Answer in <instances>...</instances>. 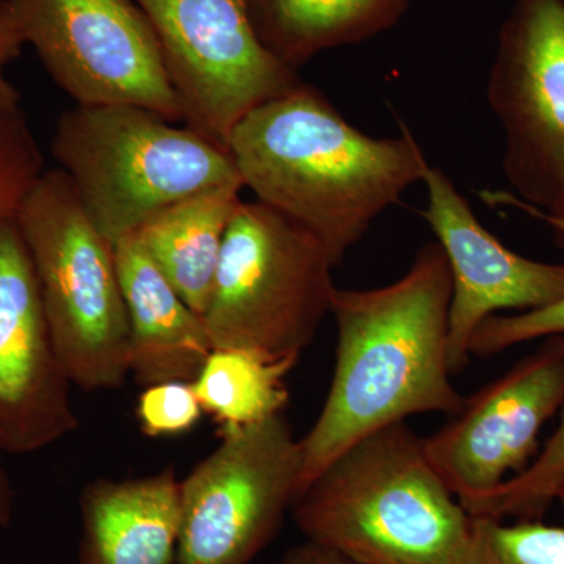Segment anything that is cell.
<instances>
[{"mask_svg":"<svg viewBox=\"0 0 564 564\" xmlns=\"http://www.w3.org/2000/svg\"><path fill=\"white\" fill-rule=\"evenodd\" d=\"M25 46L76 106H137L184 121L150 21L133 0H10Z\"/></svg>","mask_w":564,"mask_h":564,"instance_id":"obj_8","label":"cell"},{"mask_svg":"<svg viewBox=\"0 0 564 564\" xmlns=\"http://www.w3.org/2000/svg\"><path fill=\"white\" fill-rule=\"evenodd\" d=\"M300 355L273 356L248 348H214L192 381L204 414L220 432L247 429L282 414L289 403L285 378Z\"/></svg>","mask_w":564,"mask_h":564,"instance_id":"obj_18","label":"cell"},{"mask_svg":"<svg viewBox=\"0 0 564 564\" xmlns=\"http://www.w3.org/2000/svg\"><path fill=\"white\" fill-rule=\"evenodd\" d=\"M558 500H560V503H562V507L564 510V489H563L562 494H560Z\"/></svg>","mask_w":564,"mask_h":564,"instance_id":"obj_28","label":"cell"},{"mask_svg":"<svg viewBox=\"0 0 564 564\" xmlns=\"http://www.w3.org/2000/svg\"><path fill=\"white\" fill-rule=\"evenodd\" d=\"M133 2L159 41L185 124L226 151L242 118L302 82L259 39L248 0Z\"/></svg>","mask_w":564,"mask_h":564,"instance_id":"obj_9","label":"cell"},{"mask_svg":"<svg viewBox=\"0 0 564 564\" xmlns=\"http://www.w3.org/2000/svg\"><path fill=\"white\" fill-rule=\"evenodd\" d=\"M278 564H362L325 545L306 541L291 549Z\"/></svg>","mask_w":564,"mask_h":564,"instance_id":"obj_25","label":"cell"},{"mask_svg":"<svg viewBox=\"0 0 564 564\" xmlns=\"http://www.w3.org/2000/svg\"><path fill=\"white\" fill-rule=\"evenodd\" d=\"M14 221L70 383L82 391L121 388L131 377V337L115 243L61 169L41 173Z\"/></svg>","mask_w":564,"mask_h":564,"instance_id":"obj_5","label":"cell"},{"mask_svg":"<svg viewBox=\"0 0 564 564\" xmlns=\"http://www.w3.org/2000/svg\"><path fill=\"white\" fill-rule=\"evenodd\" d=\"M228 152L243 188L310 229L336 265L430 166L406 128L359 131L303 82L242 118Z\"/></svg>","mask_w":564,"mask_h":564,"instance_id":"obj_2","label":"cell"},{"mask_svg":"<svg viewBox=\"0 0 564 564\" xmlns=\"http://www.w3.org/2000/svg\"><path fill=\"white\" fill-rule=\"evenodd\" d=\"M52 154L111 240L212 188L243 187L225 148L137 106H76L57 121Z\"/></svg>","mask_w":564,"mask_h":564,"instance_id":"obj_4","label":"cell"},{"mask_svg":"<svg viewBox=\"0 0 564 564\" xmlns=\"http://www.w3.org/2000/svg\"><path fill=\"white\" fill-rule=\"evenodd\" d=\"M410 0H248L267 50L299 70L321 52L388 31Z\"/></svg>","mask_w":564,"mask_h":564,"instance_id":"obj_17","label":"cell"},{"mask_svg":"<svg viewBox=\"0 0 564 564\" xmlns=\"http://www.w3.org/2000/svg\"><path fill=\"white\" fill-rule=\"evenodd\" d=\"M452 274L440 243L383 288L334 289L332 388L303 440L302 491L352 444L413 415L462 410L448 366Z\"/></svg>","mask_w":564,"mask_h":564,"instance_id":"obj_1","label":"cell"},{"mask_svg":"<svg viewBox=\"0 0 564 564\" xmlns=\"http://www.w3.org/2000/svg\"><path fill=\"white\" fill-rule=\"evenodd\" d=\"M564 489V404L560 423L543 451L524 473L508 478L491 491L459 499L470 518L497 521H541Z\"/></svg>","mask_w":564,"mask_h":564,"instance_id":"obj_19","label":"cell"},{"mask_svg":"<svg viewBox=\"0 0 564 564\" xmlns=\"http://www.w3.org/2000/svg\"><path fill=\"white\" fill-rule=\"evenodd\" d=\"M533 214L554 229L556 242L564 248V203L555 210L533 212Z\"/></svg>","mask_w":564,"mask_h":564,"instance_id":"obj_27","label":"cell"},{"mask_svg":"<svg viewBox=\"0 0 564 564\" xmlns=\"http://www.w3.org/2000/svg\"><path fill=\"white\" fill-rule=\"evenodd\" d=\"M307 541L362 564H466L474 519L406 422L378 430L296 497Z\"/></svg>","mask_w":564,"mask_h":564,"instance_id":"obj_3","label":"cell"},{"mask_svg":"<svg viewBox=\"0 0 564 564\" xmlns=\"http://www.w3.org/2000/svg\"><path fill=\"white\" fill-rule=\"evenodd\" d=\"M43 173V155L22 110L0 115V223L13 220Z\"/></svg>","mask_w":564,"mask_h":564,"instance_id":"obj_21","label":"cell"},{"mask_svg":"<svg viewBox=\"0 0 564 564\" xmlns=\"http://www.w3.org/2000/svg\"><path fill=\"white\" fill-rule=\"evenodd\" d=\"M503 173L524 210L564 203V0H516L489 73Z\"/></svg>","mask_w":564,"mask_h":564,"instance_id":"obj_10","label":"cell"},{"mask_svg":"<svg viewBox=\"0 0 564 564\" xmlns=\"http://www.w3.org/2000/svg\"><path fill=\"white\" fill-rule=\"evenodd\" d=\"M564 404V336L540 347L502 377L466 397L462 410L423 447L459 499L491 491L524 473L540 454V433Z\"/></svg>","mask_w":564,"mask_h":564,"instance_id":"obj_11","label":"cell"},{"mask_svg":"<svg viewBox=\"0 0 564 564\" xmlns=\"http://www.w3.org/2000/svg\"><path fill=\"white\" fill-rule=\"evenodd\" d=\"M242 188L228 185L198 193L159 212L135 232L184 302L203 317Z\"/></svg>","mask_w":564,"mask_h":564,"instance_id":"obj_16","label":"cell"},{"mask_svg":"<svg viewBox=\"0 0 564 564\" xmlns=\"http://www.w3.org/2000/svg\"><path fill=\"white\" fill-rule=\"evenodd\" d=\"M24 46L10 0H0V115L21 110L20 93L7 77V69L20 57Z\"/></svg>","mask_w":564,"mask_h":564,"instance_id":"obj_24","label":"cell"},{"mask_svg":"<svg viewBox=\"0 0 564 564\" xmlns=\"http://www.w3.org/2000/svg\"><path fill=\"white\" fill-rule=\"evenodd\" d=\"M204 410L192 381H163L143 388L137 400L135 417L150 437L177 436L195 429Z\"/></svg>","mask_w":564,"mask_h":564,"instance_id":"obj_23","label":"cell"},{"mask_svg":"<svg viewBox=\"0 0 564 564\" xmlns=\"http://www.w3.org/2000/svg\"><path fill=\"white\" fill-rule=\"evenodd\" d=\"M473 519L466 564H564V527Z\"/></svg>","mask_w":564,"mask_h":564,"instance_id":"obj_20","label":"cell"},{"mask_svg":"<svg viewBox=\"0 0 564 564\" xmlns=\"http://www.w3.org/2000/svg\"><path fill=\"white\" fill-rule=\"evenodd\" d=\"M302 486V444L284 415L220 432L218 447L180 480L177 564L250 563Z\"/></svg>","mask_w":564,"mask_h":564,"instance_id":"obj_7","label":"cell"},{"mask_svg":"<svg viewBox=\"0 0 564 564\" xmlns=\"http://www.w3.org/2000/svg\"><path fill=\"white\" fill-rule=\"evenodd\" d=\"M3 455L6 452L0 448V529L9 525L11 516H13V488L9 473H7L6 464H3Z\"/></svg>","mask_w":564,"mask_h":564,"instance_id":"obj_26","label":"cell"},{"mask_svg":"<svg viewBox=\"0 0 564 564\" xmlns=\"http://www.w3.org/2000/svg\"><path fill=\"white\" fill-rule=\"evenodd\" d=\"M552 336H564V295L536 310L486 318L470 340V355L489 358L516 345Z\"/></svg>","mask_w":564,"mask_h":564,"instance_id":"obj_22","label":"cell"},{"mask_svg":"<svg viewBox=\"0 0 564 564\" xmlns=\"http://www.w3.org/2000/svg\"><path fill=\"white\" fill-rule=\"evenodd\" d=\"M423 220L436 234L452 274L448 310V366L463 372L478 326L502 311L536 310L564 295V263L524 258L505 247L475 217L451 177L429 166Z\"/></svg>","mask_w":564,"mask_h":564,"instance_id":"obj_13","label":"cell"},{"mask_svg":"<svg viewBox=\"0 0 564 564\" xmlns=\"http://www.w3.org/2000/svg\"><path fill=\"white\" fill-rule=\"evenodd\" d=\"M334 267L299 221L258 199L240 202L204 314L212 347L302 356L332 313Z\"/></svg>","mask_w":564,"mask_h":564,"instance_id":"obj_6","label":"cell"},{"mask_svg":"<svg viewBox=\"0 0 564 564\" xmlns=\"http://www.w3.org/2000/svg\"><path fill=\"white\" fill-rule=\"evenodd\" d=\"M44 314L39 278L17 221L0 223V448L39 452L79 429Z\"/></svg>","mask_w":564,"mask_h":564,"instance_id":"obj_12","label":"cell"},{"mask_svg":"<svg viewBox=\"0 0 564 564\" xmlns=\"http://www.w3.org/2000/svg\"><path fill=\"white\" fill-rule=\"evenodd\" d=\"M80 564H177L180 478L173 466L85 486Z\"/></svg>","mask_w":564,"mask_h":564,"instance_id":"obj_15","label":"cell"},{"mask_svg":"<svg viewBox=\"0 0 564 564\" xmlns=\"http://www.w3.org/2000/svg\"><path fill=\"white\" fill-rule=\"evenodd\" d=\"M131 337V375L141 386L193 381L214 350L206 322L193 311L137 234L115 242Z\"/></svg>","mask_w":564,"mask_h":564,"instance_id":"obj_14","label":"cell"}]
</instances>
